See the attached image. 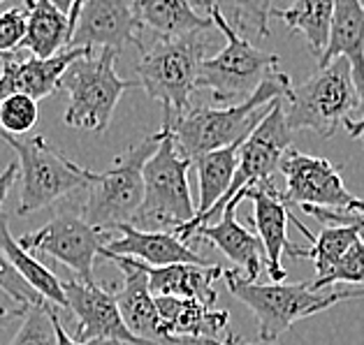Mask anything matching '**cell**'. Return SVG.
I'll return each instance as SVG.
<instances>
[{
	"mask_svg": "<svg viewBox=\"0 0 364 345\" xmlns=\"http://www.w3.org/2000/svg\"><path fill=\"white\" fill-rule=\"evenodd\" d=\"M214 26L225 35V47L216 56L202 60L198 88H207L216 102L237 104L255 93L272 72L279 70V56L255 49L242 33L232 28L223 12L211 7L207 12Z\"/></svg>",
	"mask_w": 364,
	"mask_h": 345,
	"instance_id": "obj_8",
	"label": "cell"
},
{
	"mask_svg": "<svg viewBox=\"0 0 364 345\" xmlns=\"http://www.w3.org/2000/svg\"><path fill=\"white\" fill-rule=\"evenodd\" d=\"M242 144L244 141H237V144H230L225 148H216V151L204 153L193 163L195 172H198V181H200V202H198V214H195L191 223L174 229V234L179 236L181 241L191 239L195 234V229L200 227L202 218L223 199V195L228 192L230 183L235 179Z\"/></svg>",
	"mask_w": 364,
	"mask_h": 345,
	"instance_id": "obj_21",
	"label": "cell"
},
{
	"mask_svg": "<svg viewBox=\"0 0 364 345\" xmlns=\"http://www.w3.org/2000/svg\"><path fill=\"white\" fill-rule=\"evenodd\" d=\"M292 91V82L286 72H272L264 82L255 88L251 97L244 102L225 104L223 109L218 107H198L176 119L172 130L176 148L186 160L195 163L200 155L225 148L237 141H244L255 126L269 114L274 102L279 97H288Z\"/></svg>",
	"mask_w": 364,
	"mask_h": 345,
	"instance_id": "obj_1",
	"label": "cell"
},
{
	"mask_svg": "<svg viewBox=\"0 0 364 345\" xmlns=\"http://www.w3.org/2000/svg\"><path fill=\"white\" fill-rule=\"evenodd\" d=\"M191 239L214 243L225 258L237 264L246 280H255V276H260V269L264 267L262 241L248 232L246 227L239 225L237 209H225L220 214L218 225H202L195 229Z\"/></svg>",
	"mask_w": 364,
	"mask_h": 345,
	"instance_id": "obj_22",
	"label": "cell"
},
{
	"mask_svg": "<svg viewBox=\"0 0 364 345\" xmlns=\"http://www.w3.org/2000/svg\"><path fill=\"white\" fill-rule=\"evenodd\" d=\"M242 199H251L255 207V229L257 239L264 248V267L274 283L286 280V269H283V255L297 258V246L288 241V220L290 209L283 202V190H279L274 183L255 185V188L244 190L239 197H235L225 209H237Z\"/></svg>",
	"mask_w": 364,
	"mask_h": 345,
	"instance_id": "obj_15",
	"label": "cell"
},
{
	"mask_svg": "<svg viewBox=\"0 0 364 345\" xmlns=\"http://www.w3.org/2000/svg\"><path fill=\"white\" fill-rule=\"evenodd\" d=\"M26 10V38L21 49L31 56L54 58L68 49L70 40V16L60 12L49 0H23Z\"/></svg>",
	"mask_w": 364,
	"mask_h": 345,
	"instance_id": "obj_25",
	"label": "cell"
},
{
	"mask_svg": "<svg viewBox=\"0 0 364 345\" xmlns=\"http://www.w3.org/2000/svg\"><path fill=\"white\" fill-rule=\"evenodd\" d=\"M100 258H107L123 271V285L117 292V304L126 327L146 345H170L163 332L161 313L156 306V295L149 285L146 264L123 255H112L100 248Z\"/></svg>",
	"mask_w": 364,
	"mask_h": 345,
	"instance_id": "obj_16",
	"label": "cell"
},
{
	"mask_svg": "<svg viewBox=\"0 0 364 345\" xmlns=\"http://www.w3.org/2000/svg\"><path fill=\"white\" fill-rule=\"evenodd\" d=\"M279 172L286 179L283 202L288 207H323L334 211H364V202L346 188L339 170L325 158L288 148Z\"/></svg>",
	"mask_w": 364,
	"mask_h": 345,
	"instance_id": "obj_12",
	"label": "cell"
},
{
	"mask_svg": "<svg viewBox=\"0 0 364 345\" xmlns=\"http://www.w3.org/2000/svg\"><path fill=\"white\" fill-rule=\"evenodd\" d=\"M211 47L207 31L183 38H156L141 47L137 60L139 86L163 104V126L191 111V97L198 88L200 65Z\"/></svg>",
	"mask_w": 364,
	"mask_h": 345,
	"instance_id": "obj_2",
	"label": "cell"
},
{
	"mask_svg": "<svg viewBox=\"0 0 364 345\" xmlns=\"http://www.w3.org/2000/svg\"><path fill=\"white\" fill-rule=\"evenodd\" d=\"M0 3H3V0H0Z\"/></svg>",
	"mask_w": 364,
	"mask_h": 345,
	"instance_id": "obj_44",
	"label": "cell"
},
{
	"mask_svg": "<svg viewBox=\"0 0 364 345\" xmlns=\"http://www.w3.org/2000/svg\"><path fill=\"white\" fill-rule=\"evenodd\" d=\"M51 5H56L60 12H65L68 16H70V12H73V7H75V3L77 0H49Z\"/></svg>",
	"mask_w": 364,
	"mask_h": 345,
	"instance_id": "obj_40",
	"label": "cell"
},
{
	"mask_svg": "<svg viewBox=\"0 0 364 345\" xmlns=\"http://www.w3.org/2000/svg\"><path fill=\"white\" fill-rule=\"evenodd\" d=\"M163 132L144 137L128 146L107 172L88 174V197L84 204V218L102 232H112L132 218L144 199V165L161 144Z\"/></svg>",
	"mask_w": 364,
	"mask_h": 345,
	"instance_id": "obj_5",
	"label": "cell"
},
{
	"mask_svg": "<svg viewBox=\"0 0 364 345\" xmlns=\"http://www.w3.org/2000/svg\"><path fill=\"white\" fill-rule=\"evenodd\" d=\"M334 58H346L353 70V82L360 93V114L364 119V5L362 0H336L334 19L325 54L318 67L330 65Z\"/></svg>",
	"mask_w": 364,
	"mask_h": 345,
	"instance_id": "obj_20",
	"label": "cell"
},
{
	"mask_svg": "<svg viewBox=\"0 0 364 345\" xmlns=\"http://www.w3.org/2000/svg\"><path fill=\"white\" fill-rule=\"evenodd\" d=\"M223 280L237 302L248 306V311L257 320L260 341L272 343L283 336L295 322L316 313L332 308L334 304L350 302L364 297V290H334L316 292L311 283H269L260 285L255 280H246L239 269H225Z\"/></svg>",
	"mask_w": 364,
	"mask_h": 345,
	"instance_id": "obj_3",
	"label": "cell"
},
{
	"mask_svg": "<svg viewBox=\"0 0 364 345\" xmlns=\"http://www.w3.org/2000/svg\"><path fill=\"white\" fill-rule=\"evenodd\" d=\"M283 100L286 97H279L267 116L257 123L255 130L244 139L242 151H239V165L235 179L230 183L228 192L223 195V199L202 218L200 227L207 225L209 218L223 214L230 202L239 197L244 190L255 188V185L274 183V174L279 172L283 155L288 153V148L292 144V130L288 128Z\"/></svg>",
	"mask_w": 364,
	"mask_h": 345,
	"instance_id": "obj_10",
	"label": "cell"
},
{
	"mask_svg": "<svg viewBox=\"0 0 364 345\" xmlns=\"http://www.w3.org/2000/svg\"><path fill=\"white\" fill-rule=\"evenodd\" d=\"M23 38H26L23 7H10L7 12H0V56L21 49Z\"/></svg>",
	"mask_w": 364,
	"mask_h": 345,
	"instance_id": "obj_33",
	"label": "cell"
},
{
	"mask_svg": "<svg viewBox=\"0 0 364 345\" xmlns=\"http://www.w3.org/2000/svg\"><path fill=\"white\" fill-rule=\"evenodd\" d=\"M161 144L144 165V199L130 225L146 232H174L198 214L188 188L191 160L179 153L172 130L163 126Z\"/></svg>",
	"mask_w": 364,
	"mask_h": 345,
	"instance_id": "obj_4",
	"label": "cell"
},
{
	"mask_svg": "<svg viewBox=\"0 0 364 345\" xmlns=\"http://www.w3.org/2000/svg\"><path fill=\"white\" fill-rule=\"evenodd\" d=\"M130 5L141 28L156 38H183L214 26L211 16L200 14L191 0H130Z\"/></svg>",
	"mask_w": 364,
	"mask_h": 345,
	"instance_id": "obj_24",
	"label": "cell"
},
{
	"mask_svg": "<svg viewBox=\"0 0 364 345\" xmlns=\"http://www.w3.org/2000/svg\"><path fill=\"white\" fill-rule=\"evenodd\" d=\"M343 128L348 130V135H350V137H360V135H362V130H364V119H360V121L348 119V121L343 123Z\"/></svg>",
	"mask_w": 364,
	"mask_h": 345,
	"instance_id": "obj_39",
	"label": "cell"
},
{
	"mask_svg": "<svg viewBox=\"0 0 364 345\" xmlns=\"http://www.w3.org/2000/svg\"><path fill=\"white\" fill-rule=\"evenodd\" d=\"M334 5L336 0H295L288 10H274V16H279L290 31L304 35L311 54L321 60L330 42Z\"/></svg>",
	"mask_w": 364,
	"mask_h": 345,
	"instance_id": "obj_27",
	"label": "cell"
},
{
	"mask_svg": "<svg viewBox=\"0 0 364 345\" xmlns=\"http://www.w3.org/2000/svg\"><path fill=\"white\" fill-rule=\"evenodd\" d=\"M121 239H112L102 246L105 253L123 255L149 264V267H167V264H209L198 255L186 241H181L174 232H146L135 225L123 223L117 227Z\"/></svg>",
	"mask_w": 364,
	"mask_h": 345,
	"instance_id": "obj_19",
	"label": "cell"
},
{
	"mask_svg": "<svg viewBox=\"0 0 364 345\" xmlns=\"http://www.w3.org/2000/svg\"><path fill=\"white\" fill-rule=\"evenodd\" d=\"M232 345H260V343H248V341H242V339H237V336H235Z\"/></svg>",
	"mask_w": 364,
	"mask_h": 345,
	"instance_id": "obj_41",
	"label": "cell"
},
{
	"mask_svg": "<svg viewBox=\"0 0 364 345\" xmlns=\"http://www.w3.org/2000/svg\"><path fill=\"white\" fill-rule=\"evenodd\" d=\"M144 28L139 26L130 0H84L77 21L70 31L68 47L112 49L121 54L132 44L141 51Z\"/></svg>",
	"mask_w": 364,
	"mask_h": 345,
	"instance_id": "obj_14",
	"label": "cell"
},
{
	"mask_svg": "<svg viewBox=\"0 0 364 345\" xmlns=\"http://www.w3.org/2000/svg\"><path fill=\"white\" fill-rule=\"evenodd\" d=\"M0 139L19 155L21 197L16 214L28 216L33 211L56 204L73 190L86 188L91 170L70 160L68 155L49 146L44 137H12L0 130Z\"/></svg>",
	"mask_w": 364,
	"mask_h": 345,
	"instance_id": "obj_9",
	"label": "cell"
},
{
	"mask_svg": "<svg viewBox=\"0 0 364 345\" xmlns=\"http://www.w3.org/2000/svg\"><path fill=\"white\" fill-rule=\"evenodd\" d=\"M68 308L77 317V341H112L117 345H146L123 322L117 295H112L95 280L84 283L70 278L63 283Z\"/></svg>",
	"mask_w": 364,
	"mask_h": 345,
	"instance_id": "obj_13",
	"label": "cell"
},
{
	"mask_svg": "<svg viewBox=\"0 0 364 345\" xmlns=\"http://www.w3.org/2000/svg\"><path fill=\"white\" fill-rule=\"evenodd\" d=\"M0 251L5 253V258L10 260V264L21 273V278L28 283V285L42 295L44 302L68 308V299L63 292V283H60L54 273H51L40 260H35L31 251H26L19 243V239H14L10 232V223H7V216L0 209Z\"/></svg>",
	"mask_w": 364,
	"mask_h": 345,
	"instance_id": "obj_26",
	"label": "cell"
},
{
	"mask_svg": "<svg viewBox=\"0 0 364 345\" xmlns=\"http://www.w3.org/2000/svg\"><path fill=\"white\" fill-rule=\"evenodd\" d=\"M7 345H58L54 329V304L31 306L21 317L19 332Z\"/></svg>",
	"mask_w": 364,
	"mask_h": 345,
	"instance_id": "obj_30",
	"label": "cell"
},
{
	"mask_svg": "<svg viewBox=\"0 0 364 345\" xmlns=\"http://www.w3.org/2000/svg\"><path fill=\"white\" fill-rule=\"evenodd\" d=\"M163 332L170 345H216L230 332V313L191 297H156Z\"/></svg>",
	"mask_w": 364,
	"mask_h": 345,
	"instance_id": "obj_17",
	"label": "cell"
},
{
	"mask_svg": "<svg viewBox=\"0 0 364 345\" xmlns=\"http://www.w3.org/2000/svg\"><path fill=\"white\" fill-rule=\"evenodd\" d=\"M28 308H31L28 304L14 299L10 292L0 288V329H5V327H10L12 322L19 320V317H23Z\"/></svg>",
	"mask_w": 364,
	"mask_h": 345,
	"instance_id": "obj_36",
	"label": "cell"
},
{
	"mask_svg": "<svg viewBox=\"0 0 364 345\" xmlns=\"http://www.w3.org/2000/svg\"><path fill=\"white\" fill-rule=\"evenodd\" d=\"M311 248H297V258H306L316 264V276H323L327 269H332L353 243L360 241V234L348 225H325L318 236H311ZM295 258V260H297Z\"/></svg>",
	"mask_w": 364,
	"mask_h": 345,
	"instance_id": "obj_29",
	"label": "cell"
},
{
	"mask_svg": "<svg viewBox=\"0 0 364 345\" xmlns=\"http://www.w3.org/2000/svg\"><path fill=\"white\" fill-rule=\"evenodd\" d=\"M195 7L202 10H216L223 12L225 19L232 23V28L239 33H251L257 38L269 35V19L274 16V0H191Z\"/></svg>",
	"mask_w": 364,
	"mask_h": 345,
	"instance_id": "obj_28",
	"label": "cell"
},
{
	"mask_svg": "<svg viewBox=\"0 0 364 345\" xmlns=\"http://www.w3.org/2000/svg\"><path fill=\"white\" fill-rule=\"evenodd\" d=\"M0 288L7 290L14 299H19V302L28 304V306L44 304L42 295H38V292H35L28 283L21 278V273L12 267L3 251H0Z\"/></svg>",
	"mask_w": 364,
	"mask_h": 345,
	"instance_id": "obj_34",
	"label": "cell"
},
{
	"mask_svg": "<svg viewBox=\"0 0 364 345\" xmlns=\"http://www.w3.org/2000/svg\"><path fill=\"white\" fill-rule=\"evenodd\" d=\"M117 58L119 54L112 49H100L97 56H93L91 49L70 63L60 79V91L68 93L65 126L91 132H105L109 128L121 95L128 88L139 86V82L119 77Z\"/></svg>",
	"mask_w": 364,
	"mask_h": 345,
	"instance_id": "obj_6",
	"label": "cell"
},
{
	"mask_svg": "<svg viewBox=\"0 0 364 345\" xmlns=\"http://www.w3.org/2000/svg\"><path fill=\"white\" fill-rule=\"evenodd\" d=\"M286 121L292 132L309 130L318 137H332L353 111L360 109V93L346 58H334L318 67L304 84L292 88L283 100Z\"/></svg>",
	"mask_w": 364,
	"mask_h": 345,
	"instance_id": "obj_7",
	"label": "cell"
},
{
	"mask_svg": "<svg viewBox=\"0 0 364 345\" xmlns=\"http://www.w3.org/2000/svg\"><path fill=\"white\" fill-rule=\"evenodd\" d=\"M309 216L321 220L323 225H348L355 227L360 234V241L364 243V211H334L323 207H301Z\"/></svg>",
	"mask_w": 364,
	"mask_h": 345,
	"instance_id": "obj_35",
	"label": "cell"
},
{
	"mask_svg": "<svg viewBox=\"0 0 364 345\" xmlns=\"http://www.w3.org/2000/svg\"><path fill=\"white\" fill-rule=\"evenodd\" d=\"M334 283H348V285L364 288V243L358 241L350 246V251L334 264L332 269H327L323 276H316L311 280V288L321 292L325 288L334 285Z\"/></svg>",
	"mask_w": 364,
	"mask_h": 345,
	"instance_id": "obj_32",
	"label": "cell"
},
{
	"mask_svg": "<svg viewBox=\"0 0 364 345\" xmlns=\"http://www.w3.org/2000/svg\"><path fill=\"white\" fill-rule=\"evenodd\" d=\"M358 139H362V146H364V130H362V135H360Z\"/></svg>",
	"mask_w": 364,
	"mask_h": 345,
	"instance_id": "obj_42",
	"label": "cell"
},
{
	"mask_svg": "<svg viewBox=\"0 0 364 345\" xmlns=\"http://www.w3.org/2000/svg\"><path fill=\"white\" fill-rule=\"evenodd\" d=\"M91 49L86 47H68L54 58H19L16 54H5L3 67H0V100H5L7 95L23 93L31 95L35 100L49 97L54 91L60 88V79H63L65 70L70 63H75L77 58H82Z\"/></svg>",
	"mask_w": 364,
	"mask_h": 345,
	"instance_id": "obj_18",
	"label": "cell"
},
{
	"mask_svg": "<svg viewBox=\"0 0 364 345\" xmlns=\"http://www.w3.org/2000/svg\"><path fill=\"white\" fill-rule=\"evenodd\" d=\"M362 5H364V0H362Z\"/></svg>",
	"mask_w": 364,
	"mask_h": 345,
	"instance_id": "obj_43",
	"label": "cell"
},
{
	"mask_svg": "<svg viewBox=\"0 0 364 345\" xmlns=\"http://www.w3.org/2000/svg\"><path fill=\"white\" fill-rule=\"evenodd\" d=\"M16 176H19V163H10L0 172V207H3V202L7 199V195H10L12 185L16 183Z\"/></svg>",
	"mask_w": 364,
	"mask_h": 345,
	"instance_id": "obj_38",
	"label": "cell"
},
{
	"mask_svg": "<svg viewBox=\"0 0 364 345\" xmlns=\"http://www.w3.org/2000/svg\"><path fill=\"white\" fill-rule=\"evenodd\" d=\"M54 329H56V339H58V345H117V343H112V341H77L73 339L68 332H65V327L63 322L58 320V315H56V306H54Z\"/></svg>",
	"mask_w": 364,
	"mask_h": 345,
	"instance_id": "obj_37",
	"label": "cell"
},
{
	"mask_svg": "<svg viewBox=\"0 0 364 345\" xmlns=\"http://www.w3.org/2000/svg\"><path fill=\"white\" fill-rule=\"evenodd\" d=\"M109 241V232L93 227L79 214H58L38 232L19 239L26 251L49 255L51 260L65 264L84 283L93 280L95 258L100 255L102 246H107Z\"/></svg>",
	"mask_w": 364,
	"mask_h": 345,
	"instance_id": "obj_11",
	"label": "cell"
},
{
	"mask_svg": "<svg viewBox=\"0 0 364 345\" xmlns=\"http://www.w3.org/2000/svg\"><path fill=\"white\" fill-rule=\"evenodd\" d=\"M40 109L38 100L31 95L14 93L0 100V130L12 137H23L38 126Z\"/></svg>",
	"mask_w": 364,
	"mask_h": 345,
	"instance_id": "obj_31",
	"label": "cell"
},
{
	"mask_svg": "<svg viewBox=\"0 0 364 345\" xmlns=\"http://www.w3.org/2000/svg\"><path fill=\"white\" fill-rule=\"evenodd\" d=\"M223 267L218 264H167V267H149V285L156 297H191L216 306L214 280L223 278Z\"/></svg>",
	"mask_w": 364,
	"mask_h": 345,
	"instance_id": "obj_23",
	"label": "cell"
}]
</instances>
